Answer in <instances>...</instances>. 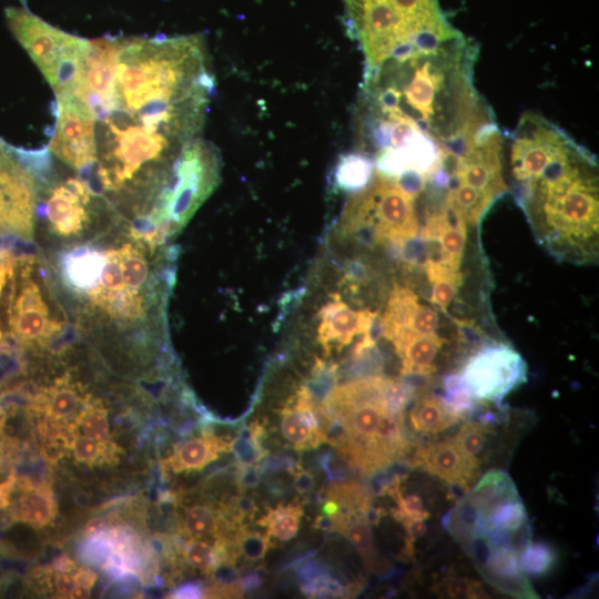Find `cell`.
<instances>
[{
    "label": "cell",
    "mask_w": 599,
    "mask_h": 599,
    "mask_svg": "<svg viewBox=\"0 0 599 599\" xmlns=\"http://www.w3.org/2000/svg\"><path fill=\"white\" fill-rule=\"evenodd\" d=\"M514 196L544 247L561 261L598 257V163L567 132L525 113L510 136Z\"/></svg>",
    "instance_id": "obj_1"
},
{
    "label": "cell",
    "mask_w": 599,
    "mask_h": 599,
    "mask_svg": "<svg viewBox=\"0 0 599 599\" xmlns=\"http://www.w3.org/2000/svg\"><path fill=\"white\" fill-rule=\"evenodd\" d=\"M344 24L358 43L364 72L434 53L464 34L438 0H343Z\"/></svg>",
    "instance_id": "obj_2"
},
{
    "label": "cell",
    "mask_w": 599,
    "mask_h": 599,
    "mask_svg": "<svg viewBox=\"0 0 599 599\" xmlns=\"http://www.w3.org/2000/svg\"><path fill=\"white\" fill-rule=\"evenodd\" d=\"M443 525L475 567L488 554L522 548L531 540L530 521L510 476L491 469L445 515Z\"/></svg>",
    "instance_id": "obj_3"
},
{
    "label": "cell",
    "mask_w": 599,
    "mask_h": 599,
    "mask_svg": "<svg viewBox=\"0 0 599 599\" xmlns=\"http://www.w3.org/2000/svg\"><path fill=\"white\" fill-rule=\"evenodd\" d=\"M7 24L52 88L55 97L78 88L90 40L60 30L27 8L4 9Z\"/></svg>",
    "instance_id": "obj_4"
},
{
    "label": "cell",
    "mask_w": 599,
    "mask_h": 599,
    "mask_svg": "<svg viewBox=\"0 0 599 599\" xmlns=\"http://www.w3.org/2000/svg\"><path fill=\"white\" fill-rule=\"evenodd\" d=\"M217 180V151L211 142L199 136L183 149L150 213L173 234L192 217Z\"/></svg>",
    "instance_id": "obj_5"
},
{
    "label": "cell",
    "mask_w": 599,
    "mask_h": 599,
    "mask_svg": "<svg viewBox=\"0 0 599 599\" xmlns=\"http://www.w3.org/2000/svg\"><path fill=\"white\" fill-rule=\"evenodd\" d=\"M471 396L498 406L527 380V364L505 343L486 344L470 355L459 373Z\"/></svg>",
    "instance_id": "obj_6"
},
{
    "label": "cell",
    "mask_w": 599,
    "mask_h": 599,
    "mask_svg": "<svg viewBox=\"0 0 599 599\" xmlns=\"http://www.w3.org/2000/svg\"><path fill=\"white\" fill-rule=\"evenodd\" d=\"M55 124L48 144L50 152L79 172L98 160L95 119L75 95L55 97Z\"/></svg>",
    "instance_id": "obj_7"
},
{
    "label": "cell",
    "mask_w": 599,
    "mask_h": 599,
    "mask_svg": "<svg viewBox=\"0 0 599 599\" xmlns=\"http://www.w3.org/2000/svg\"><path fill=\"white\" fill-rule=\"evenodd\" d=\"M118 50L119 35L90 40L79 84L73 93L99 122L104 121L115 106Z\"/></svg>",
    "instance_id": "obj_8"
},
{
    "label": "cell",
    "mask_w": 599,
    "mask_h": 599,
    "mask_svg": "<svg viewBox=\"0 0 599 599\" xmlns=\"http://www.w3.org/2000/svg\"><path fill=\"white\" fill-rule=\"evenodd\" d=\"M465 494L479 477V459L465 455L451 439L420 446L412 461Z\"/></svg>",
    "instance_id": "obj_9"
},
{
    "label": "cell",
    "mask_w": 599,
    "mask_h": 599,
    "mask_svg": "<svg viewBox=\"0 0 599 599\" xmlns=\"http://www.w3.org/2000/svg\"><path fill=\"white\" fill-rule=\"evenodd\" d=\"M281 430L284 438L297 450L312 449L326 443L317 402L307 386H302L294 398L282 408Z\"/></svg>",
    "instance_id": "obj_10"
},
{
    "label": "cell",
    "mask_w": 599,
    "mask_h": 599,
    "mask_svg": "<svg viewBox=\"0 0 599 599\" xmlns=\"http://www.w3.org/2000/svg\"><path fill=\"white\" fill-rule=\"evenodd\" d=\"M319 312L318 341L329 352L335 342L339 347L349 344L354 336L370 332L377 314L369 309L354 311L337 294Z\"/></svg>",
    "instance_id": "obj_11"
},
{
    "label": "cell",
    "mask_w": 599,
    "mask_h": 599,
    "mask_svg": "<svg viewBox=\"0 0 599 599\" xmlns=\"http://www.w3.org/2000/svg\"><path fill=\"white\" fill-rule=\"evenodd\" d=\"M105 264V252L92 246L67 251L60 258L63 282L74 292L89 295L100 283Z\"/></svg>",
    "instance_id": "obj_12"
},
{
    "label": "cell",
    "mask_w": 599,
    "mask_h": 599,
    "mask_svg": "<svg viewBox=\"0 0 599 599\" xmlns=\"http://www.w3.org/2000/svg\"><path fill=\"white\" fill-rule=\"evenodd\" d=\"M82 199L65 183L51 192L45 206V215L51 230L59 236L78 235L89 222Z\"/></svg>",
    "instance_id": "obj_13"
},
{
    "label": "cell",
    "mask_w": 599,
    "mask_h": 599,
    "mask_svg": "<svg viewBox=\"0 0 599 599\" xmlns=\"http://www.w3.org/2000/svg\"><path fill=\"white\" fill-rule=\"evenodd\" d=\"M232 441L212 434H204L183 441L164 460L167 469L174 473L201 470L219 458L222 453L232 450Z\"/></svg>",
    "instance_id": "obj_14"
},
{
    "label": "cell",
    "mask_w": 599,
    "mask_h": 599,
    "mask_svg": "<svg viewBox=\"0 0 599 599\" xmlns=\"http://www.w3.org/2000/svg\"><path fill=\"white\" fill-rule=\"evenodd\" d=\"M21 489L22 493L11 510L12 519L34 528L50 525L58 511L51 487L45 483L34 486L26 481Z\"/></svg>",
    "instance_id": "obj_15"
},
{
    "label": "cell",
    "mask_w": 599,
    "mask_h": 599,
    "mask_svg": "<svg viewBox=\"0 0 599 599\" xmlns=\"http://www.w3.org/2000/svg\"><path fill=\"white\" fill-rule=\"evenodd\" d=\"M9 326L12 336L23 344H47L64 328L61 322L49 318L47 305L9 311Z\"/></svg>",
    "instance_id": "obj_16"
},
{
    "label": "cell",
    "mask_w": 599,
    "mask_h": 599,
    "mask_svg": "<svg viewBox=\"0 0 599 599\" xmlns=\"http://www.w3.org/2000/svg\"><path fill=\"white\" fill-rule=\"evenodd\" d=\"M84 399L68 376L59 378L51 387L40 393L33 407L43 414L49 423H59L78 414Z\"/></svg>",
    "instance_id": "obj_17"
},
{
    "label": "cell",
    "mask_w": 599,
    "mask_h": 599,
    "mask_svg": "<svg viewBox=\"0 0 599 599\" xmlns=\"http://www.w3.org/2000/svg\"><path fill=\"white\" fill-rule=\"evenodd\" d=\"M225 530L235 531L226 507H215L211 504H194L187 507L182 519V534L189 538H219Z\"/></svg>",
    "instance_id": "obj_18"
},
{
    "label": "cell",
    "mask_w": 599,
    "mask_h": 599,
    "mask_svg": "<svg viewBox=\"0 0 599 599\" xmlns=\"http://www.w3.org/2000/svg\"><path fill=\"white\" fill-rule=\"evenodd\" d=\"M445 339L437 334L414 335L396 349L402 358V374L428 376L436 370L434 361Z\"/></svg>",
    "instance_id": "obj_19"
},
{
    "label": "cell",
    "mask_w": 599,
    "mask_h": 599,
    "mask_svg": "<svg viewBox=\"0 0 599 599\" xmlns=\"http://www.w3.org/2000/svg\"><path fill=\"white\" fill-rule=\"evenodd\" d=\"M418 305L419 301L414 291L395 286L380 318V329L385 338L395 344L404 337Z\"/></svg>",
    "instance_id": "obj_20"
},
{
    "label": "cell",
    "mask_w": 599,
    "mask_h": 599,
    "mask_svg": "<svg viewBox=\"0 0 599 599\" xmlns=\"http://www.w3.org/2000/svg\"><path fill=\"white\" fill-rule=\"evenodd\" d=\"M460 419L436 395L420 397L409 412L412 428L419 434L426 435L438 434L457 424Z\"/></svg>",
    "instance_id": "obj_21"
},
{
    "label": "cell",
    "mask_w": 599,
    "mask_h": 599,
    "mask_svg": "<svg viewBox=\"0 0 599 599\" xmlns=\"http://www.w3.org/2000/svg\"><path fill=\"white\" fill-rule=\"evenodd\" d=\"M303 508L300 504L278 505L257 520L266 527L268 537L277 541H288L298 531Z\"/></svg>",
    "instance_id": "obj_22"
},
{
    "label": "cell",
    "mask_w": 599,
    "mask_h": 599,
    "mask_svg": "<svg viewBox=\"0 0 599 599\" xmlns=\"http://www.w3.org/2000/svg\"><path fill=\"white\" fill-rule=\"evenodd\" d=\"M70 448L78 463L90 467L110 465L119 460L120 448L110 439L98 440L75 434L70 441Z\"/></svg>",
    "instance_id": "obj_23"
},
{
    "label": "cell",
    "mask_w": 599,
    "mask_h": 599,
    "mask_svg": "<svg viewBox=\"0 0 599 599\" xmlns=\"http://www.w3.org/2000/svg\"><path fill=\"white\" fill-rule=\"evenodd\" d=\"M126 290L121 271L118 250L105 252V264L99 285L88 295L103 311L121 292Z\"/></svg>",
    "instance_id": "obj_24"
},
{
    "label": "cell",
    "mask_w": 599,
    "mask_h": 599,
    "mask_svg": "<svg viewBox=\"0 0 599 599\" xmlns=\"http://www.w3.org/2000/svg\"><path fill=\"white\" fill-rule=\"evenodd\" d=\"M374 173V162L362 154H349L341 159L335 170L336 184L351 192L365 187Z\"/></svg>",
    "instance_id": "obj_25"
},
{
    "label": "cell",
    "mask_w": 599,
    "mask_h": 599,
    "mask_svg": "<svg viewBox=\"0 0 599 599\" xmlns=\"http://www.w3.org/2000/svg\"><path fill=\"white\" fill-rule=\"evenodd\" d=\"M121 271L125 287L140 293L146 282L149 267L140 246L126 243L118 250Z\"/></svg>",
    "instance_id": "obj_26"
},
{
    "label": "cell",
    "mask_w": 599,
    "mask_h": 599,
    "mask_svg": "<svg viewBox=\"0 0 599 599\" xmlns=\"http://www.w3.org/2000/svg\"><path fill=\"white\" fill-rule=\"evenodd\" d=\"M74 430L98 440L110 438L108 410L100 400L88 403L77 414L73 420L72 433Z\"/></svg>",
    "instance_id": "obj_27"
},
{
    "label": "cell",
    "mask_w": 599,
    "mask_h": 599,
    "mask_svg": "<svg viewBox=\"0 0 599 599\" xmlns=\"http://www.w3.org/2000/svg\"><path fill=\"white\" fill-rule=\"evenodd\" d=\"M557 551L545 541H529L521 550L520 564L526 576L539 578L555 567Z\"/></svg>",
    "instance_id": "obj_28"
},
{
    "label": "cell",
    "mask_w": 599,
    "mask_h": 599,
    "mask_svg": "<svg viewBox=\"0 0 599 599\" xmlns=\"http://www.w3.org/2000/svg\"><path fill=\"white\" fill-rule=\"evenodd\" d=\"M343 535L351 541V544L363 557L366 567L373 569L376 560L373 551L370 521L368 520L366 514L352 515L343 531Z\"/></svg>",
    "instance_id": "obj_29"
},
{
    "label": "cell",
    "mask_w": 599,
    "mask_h": 599,
    "mask_svg": "<svg viewBox=\"0 0 599 599\" xmlns=\"http://www.w3.org/2000/svg\"><path fill=\"white\" fill-rule=\"evenodd\" d=\"M443 386L444 395L440 398L453 413L463 418L475 409L476 399L469 393L460 374L447 375Z\"/></svg>",
    "instance_id": "obj_30"
},
{
    "label": "cell",
    "mask_w": 599,
    "mask_h": 599,
    "mask_svg": "<svg viewBox=\"0 0 599 599\" xmlns=\"http://www.w3.org/2000/svg\"><path fill=\"white\" fill-rule=\"evenodd\" d=\"M490 434H494L490 426L478 420H467L451 440L465 455L479 459L477 455L484 450Z\"/></svg>",
    "instance_id": "obj_31"
},
{
    "label": "cell",
    "mask_w": 599,
    "mask_h": 599,
    "mask_svg": "<svg viewBox=\"0 0 599 599\" xmlns=\"http://www.w3.org/2000/svg\"><path fill=\"white\" fill-rule=\"evenodd\" d=\"M231 544L237 558L243 556L245 560L254 561L264 558L271 547V538L267 534L247 530L245 526H241L235 530Z\"/></svg>",
    "instance_id": "obj_32"
},
{
    "label": "cell",
    "mask_w": 599,
    "mask_h": 599,
    "mask_svg": "<svg viewBox=\"0 0 599 599\" xmlns=\"http://www.w3.org/2000/svg\"><path fill=\"white\" fill-rule=\"evenodd\" d=\"M9 149L14 158L34 177L35 181L48 184L52 167L48 145L38 150H26L9 144Z\"/></svg>",
    "instance_id": "obj_33"
},
{
    "label": "cell",
    "mask_w": 599,
    "mask_h": 599,
    "mask_svg": "<svg viewBox=\"0 0 599 599\" xmlns=\"http://www.w3.org/2000/svg\"><path fill=\"white\" fill-rule=\"evenodd\" d=\"M263 426L255 423V425H251L234 441H232V449L235 451L240 463L245 465L263 458Z\"/></svg>",
    "instance_id": "obj_34"
},
{
    "label": "cell",
    "mask_w": 599,
    "mask_h": 599,
    "mask_svg": "<svg viewBox=\"0 0 599 599\" xmlns=\"http://www.w3.org/2000/svg\"><path fill=\"white\" fill-rule=\"evenodd\" d=\"M434 590L448 598L488 597L480 582L466 577L446 576L435 585Z\"/></svg>",
    "instance_id": "obj_35"
},
{
    "label": "cell",
    "mask_w": 599,
    "mask_h": 599,
    "mask_svg": "<svg viewBox=\"0 0 599 599\" xmlns=\"http://www.w3.org/2000/svg\"><path fill=\"white\" fill-rule=\"evenodd\" d=\"M438 324L439 316L437 311L430 306L419 303L410 318L406 334L402 339L394 344L395 349L399 348L402 344L410 336L436 334Z\"/></svg>",
    "instance_id": "obj_36"
},
{
    "label": "cell",
    "mask_w": 599,
    "mask_h": 599,
    "mask_svg": "<svg viewBox=\"0 0 599 599\" xmlns=\"http://www.w3.org/2000/svg\"><path fill=\"white\" fill-rule=\"evenodd\" d=\"M433 290L430 295V302L443 312L447 311V307L456 296L459 286L463 283L461 272L445 274L433 282Z\"/></svg>",
    "instance_id": "obj_37"
},
{
    "label": "cell",
    "mask_w": 599,
    "mask_h": 599,
    "mask_svg": "<svg viewBox=\"0 0 599 599\" xmlns=\"http://www.w3.org/2000/svg\"><path fill=\"white\" fill-rule=\"evenodd\" d=\"M402 524L407 534L403 554L406 558H413L414 544L426 534L427 525L423 518H409L402 521Z\"/></svg>",
    "instance_id": "obj_38"
},
{
    "label": "cell",
    "mask_w": 599,
    "mask_h": 599,
    "mask_svg": "<svg viewBox=\"0 0 599 599\" xmlns=\"http://www.w3.org/2000/svg\"><path fill=\"white\" fill-rule=\"evenodd\" d=\"M73 572L74 571L53 570L54 588L59 597H70L71 590L75 585Z\"/></svg>",
    "instance_id": "obj_39"
},
{
    "label": "cell",
    "mask_w": 599,
    "mask_h": 599,
    "mask_svg": "<svg viewBox=\"0 0 599 599\" xmlns=\"http://www.w3.org/2000/svg\"><path fill=\"white\" fill-rule=\"evenodd\" d=\"M237 485L241 489L243 488H247V487H253L255 485H257L258 480H260V474L257 471V469L253 468V467H250V466H246V465H242L240 467V469L237 470Z\"/></svg>",
    "instance_id": "obj_40"
},
{
    "label": "cell",
    "mask_w": 599,
    "mask_h": 599,
    "mask_svg": "<svg viewBox=\"0 0 599 599\" xmlns=\"http://www.w3.org/2000/svg\"><path fill=\"white\" fill-rule=\"evenodd\" d=\"M17 480L16 471L12 470L3 481H0V510L9 506Z\"/></svg>",
    "instance_id": "obj_41"
},
{
    "label": "cell",
    "mask_w": 599,
    "mask_h": 599,
    "mask_svg": "<svg viewBox=\"0 0 599 599\" xmlns=\"http://www.w3.org/2000/svg\"><path fill=\"white\" fill-rule=\"evenodd\" d=\"M108 530V522L102 517L90 518L83 528V535L87 539L98 537Z\"/></svg>",
    "instance_id": "obj_42"
},
{
    "label": "cell",
    "mask_w": 599,
    "mask_h": 599,
    "mask_svg": "<svg viewBox=\"0 0 599 599\" xmlns=\"http://www.w3.org/2000/svg\"><path fill=\"white\" fill-rule=\"evenodd\" d=\"M170 598H204L205 592L202 587L195 583H187L176 588Z\"/></svg>",
    "instance_id": "obj_43"
},
{
    "label": "cell",
    "mask_w": 599,
    "mask_h": 599,
    "mask_svg": "<svg viewBox=\"0 0 599 599\" xmlns=\"http://www.w3.org/2000/svg\"><path fill=\"white\" fill-rule=\"evenodd\" d=\"M314 485V476L304 469H294V487L300 493L309 490Z\"/></svg>",
    "instance_id": "obj_44"
},
{
    "label": "cell",
    "mask_w": 599,
    "mask_h": 599,
    "mask_svg": "<svg viewBox=\"0 0 599 599\" xmlns=\"http://www.w3.org/2000/svg\"><path fill=\"white\" fill-rule=\"evenodd\" d=\"M74 582L75 585L85 586L89 588H92L95 580L97 575L89 568H77L73 572Z\"/></svg>",
    "instance_id": "obj_45"
},
{
    "label": "cell",
    "mask_w": 599,
    "mask_h": 599,
    "mask_svg": "<svg viewBox=\"0 0 599 599\" xmlns=\"http://www.w3.org/2000/svg\"><path fill=\"white\" fill-rule=\"evenodd\" d=\"M90 595L91 588L81 585H74L69 598L83 599L89 598Z\"/></svg>",
    "instance_id": "obj_46"
},
{
    "label": "cell",
    "mask_w": 599,
    "mask_h": 599,
    "mask_svg": "<svg viewBox=\"0 0 599 599\" xmlns=\"http://www.w3.org/2000/svg\"><path fill=\"white\" fill-rule=\"evenodd\" d=\"M4 422H6V413H4L3 408L0 407V444H2V441H3Z\"/></svg>",
    "instance_id": "obj_47"
},
{
    "label": "cell",
    "mask_w": 599,
    "mask_h": 599,
    "mask_svg": "<svg viewBox=\"0 0 599 599\" xmlns=\"http://www.w3.org/2000/svg\"><path fill=\"white\" fill-rule=\"evenodd\" d=\"M2 339H3V333H2V331L0 329V345H1V343H2Z\"/></svg>",
    "instance_id": "obj_48"
},
{
    "label": "cell",
    "mask_w": 599,
    "mask_h": 599,
    "mask_svg": "<svg viewBox=\"0 0 599 599\" xmlns=\"http://www.w3.org/2000/svg\"><path fill=\"white\" fill-rule=\"evenodd\" d=\"M24 8H27V0H19Z\"/></svg>",
    "instance_id": "obj_49"
}]
</instances>
